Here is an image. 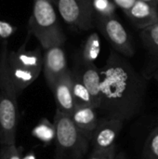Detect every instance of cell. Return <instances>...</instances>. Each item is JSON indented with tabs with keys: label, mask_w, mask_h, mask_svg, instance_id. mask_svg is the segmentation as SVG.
Returning a JSON list of instances; mask_svg holds the SVG:
<instances>
[{
	"label": "cell",
	"mask_w": 158,
	"mask_h": 159,
	"mask_svg": "<svg viewBox=\"0 0 158 159\" xmlns=\"http://www.w3.org/2000/svg\"><path fill=\"white\" fill-rule=\"evenodd\" d=\"M116 153L115 146L106 150H93L89 159H113Z\"/></svg>",
	"instance_id": "obj_21"
},
{
	"label": "cell",
	"mask_w": 158,
	"mask_h": 159,
	"mask_svg": "<svg viewBox=\"0 0 158 159\" xmlns=\"http://www.w3.org/2000/svg\"><path fill=\"white\" fill-rule=\"evenodd\" d=\"M50 1H52V2H54V0H50Z\"/></svg>",
	"instance_id": "obj_26"
},
{
	"label": "cell",
	"mask_w": 158,
	"mask_h": 159,
	"mask_svg": "<svg viewBox=\"0 0 158 159\" xmlns=\"http://www.w3.org/2000/svg\"><path fill=\"white\" fill-rule=\"evenodd\" d=\"M54 6L50 0H34L33 4L29 32L38 40L44 50L54 46H63L66 40Z\"/></svg>",
	"instance_id": "obj_3"
},
{
	"label": "cell",
	"mask_w": 158,
	"mask_h": 159,
	"mask_svg": "<svg viewBox=\"0 0 158 159\" xmlns=\"http://www.w3.org/2000/svg\"><path fill=\"white\" fill-rule=\"evenodd\" d=\"M115 6L119 8H121L124 13L129 11L138 0H113Z\"/></svg>",
	"instance_id": "obj_22"
},
{
	"label": "cell",
	"mask_w": 158,
	"mask_h": 159,
	"mask_svg": "<svg viewBox=\"0 0 158 159\" xmlns=\"http://www.w3.org/2000/svg\"><path fill=\"white\" fill-rule=\"evenodd\" d=\"M100 72L101 102L97 111L102 118H115L125 122L136 116L145 101V77L128 58L115 50L110 52Z\"/></svg>",
	"instance_id": "obj_1"
},
{
	"label": "cell",
	"mask_w": 158,
	"mask_h": 159,
	"mask_svg": "<svg viewBox=\"0 0 158 159\" xmlns=\"http://www.w3.org/2000/svg\"><path fill=\"white\" fill-rule=\"evenodd\" d=\"M125 14L140 30L158 22V7L142 0H138Z\"/></svg>",
	"instance_id": "obj_13"
},
{
	"label": "cell",
	"mask_w": 158,
	"mask_h": 159,
	"mask_svg": "<svg viewBox=\"0 0 158 159\" xmlns=\"http://www.w3.org/2000/svg\"><path fill=\"white\" fill-rule=\"evenodd\" d=\"M61 17L66 24L77 31L93 27L95 13L91 0H54Z\"/></svg>",
	"instance_id": "obj_6"
},
{
	"label": "cell",
	"mask_w": 158,
	"mask_h": 159,
	"mask_svg": "<svg viewBox=\"0 0 158 159\" xmlns=\"http://www.w3.org/2000/svg\"><path fill=\"white\" fill-rule=\"evenodd\" d=\"M154 77L156 78V80L158 82V66L156 67V71L154 73Z\"/></svg>",
	"instance_id": "obj_25"
},
{
	"label": "cell",
	"mask_w": 158,
	"mask_h": 159,
	"mask_svg": "<svg viewBox=\"0 0 158 159\" xmlns=\"http://www.w3.org/2000/svg\"><path fill=\"white\" fill-rule=\"evenodd\" d=\"M7 70L18 93L20 94L36 80L43 70L40 48L27 49L23 44L18 49L8 51Z\"/></svg>",
	"instance_id": "obj_5"
},
{
	"label": "cell",
	"mask_w": 158,
	"mask_h": 159,
	"mask_svg": "<svg viewBox=\"0 0 158 159\" xmlns=\"http://www.w3.org/2000/svg\"><path fill=\"white\" fill-rule=\"evenodd\" d=\"M68 69L62 46H54L45 49L43 55V72L49 89L53 87L57 79Z\"/></svg>",
	"instance_id": "obj_9"
},
{
	"label": "cell",
	"mask_w": 158,
	"mask_h": 159,
	"mask_svg": "<svg viewBox=\"0 0 158 159\" xmlns=\"http://www.w3.org/2000/svg\"><path fill=\"white\" fill-rule=\"evenodd\" d=\"M72 71L80 78L83 84L88 89L94 103V107L98 110L101 102V72L95 63H88L82 60L80 55L74 58V67Z\"/></svg>",
	"instance_id": "obj_8"
},
{
	"label": "cell",
	"mask_w": 158,
	"mask_h": 159,
	"mask_svg": "<svg viewBox=\"0 0 158 159\" xmlns=\"http://www.w3.org/2000/svg\"><path fill=\"white\" fill-rule=\"evenodd\" d=\"M124 121L115 118H102L92 139L93 150H106L115 146V141L123 128Z\"/></svg>",
	"instance_id": "obj_10"
},
{
	"label": "cell",
	"mask_w": 158,
	"mask_h": 159,
	"mask_svg": "<svg viewBox=\"0 0 158 159\" xmlns=\"http://www.w3.org/2000/svg\"><path fill=\"white\" fill-rule=\"evenodd\" d=\"M16 31H17L16 26H14L13 24H11L7 20H0V38L7 39L10 36H12Z\"/></svg>",
	"instance_id": "obj_20"
},
{
	"label": "cell",
	"mask_w": 158,
	"mask_h": 159,
	"mask_svg": "<svg viewBox=\"0 0 158 159\" xmlns=\"http://www.w3.org/2000/svg\"><path fill=\"white\" fill-rule=\"evenodd\" d=\"M142 1L146 2V3H149V4H151V5H153V6L158 7V0H142Z\"/></svg>",
	"instance_id": "obj_24"
},
{
	"label": "cell",
	"mask_w": 158,
	"mask_h": 159,
	"mask_svg": "<svg viewBox=\"0 0 158 159\" xmlns=\"http://www.w3.org/2000/svg\"><path fill=\"white\" fill-rule=\"evenodd\" d=\"M0 159H22L16 144H4L0 147Z\"/></svg>",
	"instance_id": "obj_19"
},
{
	"label": "cell",
	"mask_w": 158,
	"mask_h": 159,
	"mask_svg": "<svg viewBox=\"0 0 158 159\" xmlns=\"http://www.w3.org/2000/svg\"><path fill=\"white\" fill-rule=\"evenodd\" d=\"M97 23L101 32L109 40L116 52L126 58H130L134 55L135 49L129 34L115 17L97 19Z\"/></svg>",
	"instance_id": "obj_7"
},
{
	"label": "cell",
	"mask_w": 158,
	"mask_h": 159,
	"mask_svg": "<svg viewBox=\"0 0 158 159\" xmlns=\"http://www.w3.org/2000/svg\"><path fill=\"white\" fill-rule=\"evenodd\" d=\"M53 125L56 143L54 159H83L91 143L71 116L56 109Z\"/></svg>",
	"instance_id": "obj_4"
},
{
	"label": "cell",
	"mask_w": 158,
	"mask_h": 159,
	"mask_svg": "<svg viewBox=\"0 0 158 159\" xmlns=\"http://www.w3.org/2000/svg\"><path fill=\"white\" fill-rule=\"evenodd\" d=\"M99 114L97 109L91 105L75 106L74 112L70 116L73 122L79 129V130L87 136L90 141L93 133L99 124Z\"/></svg>",
	"instance_id": "obj_12"
},
{
	"label": "cell",
	"mask_w": 158,
	"mask_h": 159,
	"mask_svg": "<svg viewBox=\"0 0 158 159\" xmlns=\"http://www.w3.org/2000/svg\"><path fill=\"white\" fill-rule=\"evenodd\" d=\"M92 7L97 19L115 17L116 6L113 0H91Z\"/></svg>",
	"instance_id": "obj_17"
},
{
	"label": "cell",
	"mask_w": 158,
	"mask_h": 159,
	"mask_svg": "<svg viewBox=\"0 0 158 159\" xmlns=\"http://www.w3.org/2000/svg\"><path fill=\"white\" fill-rule=\"evenodd\" d=\"M143 157L145 159H158V126L151 131L146 139Z\"/></svg>",
	"instance_id": "obj_18"
},
{
	"label": "cell",
	"mask_w": 158,
	"mask_h": 159,
	"mask_svg": "<svg viewBox=\"0 0 158 159\" xmlns=\"http://www.w3.org/2000/svg\"><path fill=\"white\" fill-rule=\"evenodd\" d=\"M101 52V40L96 32L91 33L86 39L80 56L82 60L88 63H95Z\"/></svg>",
	"instance_id": "obj_14"
},
{
	"label": "cell",
	"mask_w": 158,
	"mask_h": 159,
	"mask_svg": "<svg viewBox=\"0 0 158 159\" xmlns=\"http://www.w3.org/2000/svg\"><path fill=\"white\" fill-rule=\"evenodd\" d=\"M7 43L2 44L0 51V144H16L19 123L17 98L20 95L7 70Z\"/></svg>",
	"instance_id": "obj_2"
},
{
	"label": "cell",
	"mask_w": 158,
	"mask_h": 159,
	"mask_svg": "<svg viewBox=\"0 0 158 159\" xmlns=\"http://www.w3.org/2000/svg\"><path fill=\"white\" fill-rule=\"evenodd\" d=\"M140 35L145 48L153 56L158 58V22L141 30Z\"/></svg>",
	"instance_id": "obj_16"
},
{
	"label": "cell",
	"mask_w": 158,
	"mask_h": 159,
	"mask_svg": "<svg viewBox=\"0 0 158 159\" xmlns=\"http://www.w3.org/2000/svg\"><path fill=\"white\" fill-rule=\"evenodd\" d=\"M57 105V110L71 116L75 108V102L72 89V70L63 73L50 89Z\"/></svg>",
	"instance_id": "obj_11"
},
{
	"label": "cell",
	"mask_w": 158,
	"mask_h": 159,
	"mask_svg": "<svg viewBox=\"0 0 158 159\" xmlns=\"http://www.w3.org/2000/svg\"><path fill=\"white\" fill-rule=\"evenodd\" d=\"M113 159H128L127 156L124 152H119V153H115V157Z\"/></svg>",
	"instance_id": "obj_23"
},
{
	"label": "cell",
	"mask_w": 158,
	"mask_h": 159,
	"mask_svg": "<svg viewBox=\"0 0 158 159\" xmlns=\"http://www.w3.org/2000/svg\"><path fill=\"white\" fill-rule=\"evenodd\" d=\"M72 89L75 106H94L92 97L80 78L72 71Z\"/></svg>",
	"instance_id": "obj_15"
}]
</instances>
